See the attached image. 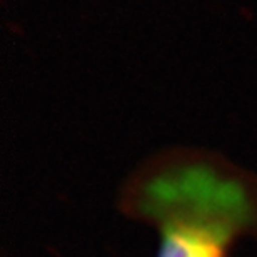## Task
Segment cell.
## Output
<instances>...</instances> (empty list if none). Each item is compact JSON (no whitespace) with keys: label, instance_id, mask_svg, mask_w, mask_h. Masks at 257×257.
I'll return each mask as SVG.
<instances>
[{"label":"cell","instance_id":"obj_1","mask_svg":"<svg viewBox=\"0 0 257 257\" xmlns=\"http://www.w3.org/2000/svg\"><path fill=\"white\" fill-rule=\"evenodd\" d=\"M232 230L222 225L166 220L159 257H224Z\"/></svg>","mask_w":257,"mask_h":257}]
</instances>
